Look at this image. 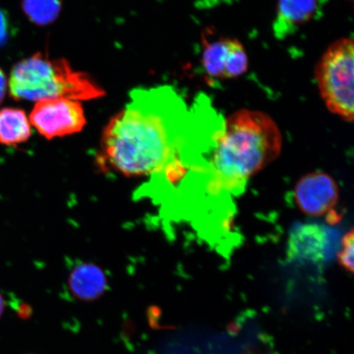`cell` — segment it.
Returning a JSON list of instances; mask_svg holds the SVG:
<instances>
[{"instance_id":"2e32d148","label":"cell","mask_w":354,"mask_h":354,"mask_svg":"<svg viewBox=\"0 0 354 354\" xmlns=\"http://www.w3.org/2000/svg\"><path fill=\"white\" fill-rule=\"evenodd\" d=\"M3 308H4L3 300L2 299V296L0 295V315H1V314L3 313Z\"/></svg>"},{"instance_id":"ba28073f","label":"cell","mask_w":354,"mask_h":354,"mask_svg":"<svg viewBox=\"0 0 354 354\" xmlns=\"http://www.w3.org/2000/svg\"><path fill=\"white\" fill-rule=\"evenodd\" d=\"M327 0H279L273 32L277 39L293 35L320 17Z\"/></svg>"},{"instance_id":"9a60e30c","label":"cell","mask_w":354,"mask_h":354,"mask_svg":"<svg viewBox=\"0 0 354 354\" xmlns=\"http://www.w3.org/2000/svg\"><path fill=\"white\" fill-rule=\"evenodd\" d=\"M8 88V82L6 74L3 70L0 68V104H2L4 98H6Z\"/></svg>"},{"instance_id":"7a4b0ae2","label":"cell","mask_w":354,"mask_h":354,"mask_svg":"<svg viewBox=\"0 0 354 354\" xmlns=\"http://www.w3.org/2000/svg\"><path fill=\"white\" fill-rule=\"evenodd\" d=\"M283 138L271 116L241 109L230 115L218 133L209 168L212 196L241 192L247 181L280 156Z\"/></svg>"},{"instance_id":"4fadbf2b","label":"cell","mask_w":354,"mask_h":354,"mask_svg":"<svg viewBox=\"0 0 354 354\" xmlns=\"http://www.w3.org/2000/svg\"><path fill=\"white\" fill-rule=\"evenodd\" d=\"M338 261L346 271L353 273L354 269V234L353 230L344 234L342 249L338 253Z\"/></svg>"},{"instance_id":"7c38bea8","label":"cell","mask_w":354,"mask_h":354,"mask_svg":"<svg viewBox=\"0 0 354 354\" xmlns=\"http://www.w3.org/2000/svg\"><path fill=\"white\" fill-rule=\"evenodd\" d=\"M25 15L37 26H47L55 21L62 10V0H22Z\"/></svg>"},{"instance_id":"5bb4252c","label":"cell","mask_w":354,"mask_h":354,"mask_svg":"<svg viewBox=\"0 0 354 354\" xmlns=\"http://www.w3.org/2000/svg\"><path fill=\"white\" fill-rule=\"evenodd\" d=\"M8 30H10V24L6 12L0 8V47L6 44L8 38Z\"/></svg>"},{"instance_id":"277c9868","label":"cell","mask_w":354,"mask_h":354,"mask_svg":"<svg viewBox=\"0 0 354 354\" xmlns=\"http://www.w3.org/2000/svg\"><path fill=\"white\" fill-rule=\"evenodd\" d=\"M354 43L340 39L331 44L315 70L322 99L330 113L352 122L354 118Z\"/></svg>"},{"instance_id":"9c48e42d","label":"cell","mask_w":354,"mask_h":354,"mask_svg":"<svg viewBox=\"0 0 354 354\" xmlns=\"http://www.w3.org/2000/svg\"><path fill=\"white\" fill-rule=\"evenodd\" d=\"M68 283L73 295L84 301L98 299L108 286L103 270L91 263H79L75 266L70 273Z\"/></svg>"},{"instance_id":"8fae6325","label":"cell","mask_w":354,"mask_h":354,"mask_svg":"<svg viewBox=\"0 0 354 354\" xmlns=\"http://www.w3.org/2000/svg\"><path fill=\"white\" fill-rule=\"evenodd\" d=\"M32 136L29 118L24 110L6 108L0 110V144L17 145Z\"/></svg>"},{"instance_id":"5b68a950","label":"cell","mask_w":354,"mask_h":354,"mask_svg":"<svg viewBox=\"0 0 354 354\" xmlns=\"http://www.w3.org/2000/svg\"><path fill=\"white\" fill-rule=\"evenodd\" d=\"M29 121L39 134L48 140L77 134L86 125L81 102L68 99L37 102Z\"/></svg>"},{"instance_id":"52a82bcc","label":"cell","mask_w":354,"mask_h":354,"mask_svg":"<svg viewBox=\"0 0 354 354\" xmlns=\"http://www.w3.org/2000/svg\"><path fill=\"white\" fill-rule=\"evenodd\" d=\"M202 61L207 75L218 79L240 77L249 66L245 48L234 39H221L207 44Z\"/></svg>"},{"instance_id":"6da1fadb","label":"cell","mask_w":354,"mask_h":354,"mask_svg":"<svg viewBox=\"0 0 354 354\" xmlns=\"http://www.w3.org/2000/svg\"><path fill=\"white\" fill-rule=\"evenodd\" d=\"M187 111L171 87L136 88L102 133L97 165L127 177L153 176L180 157Z\"/></svg>"},{"instance_id":"3957f363","label":"cell","mask_w":354,"mask_h":354,"mask_svg":"<svg viewBox=\"0 0 354 354\" xmlns=\"http://www.w3.org/2000/svg\"><path fill=\"white\" fill-rule=\"evenodd\" d=\"M10 91L15 100L68 99L77 101L100 98L103 88L88 75L74 70L64 59H51L37 53L17 63L12 70Z\"/></svg>"},{"instance_id":"8992f818","label":"cell","mask_w":354,"mask_h":354,"mask_svg":"<svg viewBox=\"0 0 354 354\" xmlns=\"http://www.w3.org/2000/svg\"><path fill=\"white\" fill-rule=\"evenodd\" d=\"M295 201L299 209L309 216L330 214L339 201V189L330 175L313 171L301 177L295 187Z\"/></svg>"},{"instance_id":"30bf717a","label":"cell","mask_w":354,"mask_h":354,"mask_svg":"<svg viewBox=\"0 0 354 354\" xmlns=\"http://www.w3.org/2000/svg\"><path fill=\"white\" fill-rule=\"evenodd\" d=\"M290 243L295 255L309 260H321L325 257L326 234L317 225H303L295 232Z\"/></svg>"}]
</instances>
